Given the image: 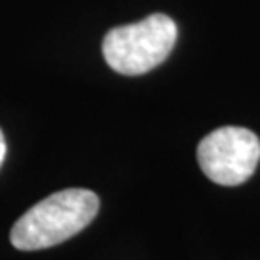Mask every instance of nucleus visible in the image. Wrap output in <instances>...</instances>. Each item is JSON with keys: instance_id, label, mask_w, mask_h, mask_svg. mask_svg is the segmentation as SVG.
I'll list each match as a JSON object with an SVG mask.
<instances>
[{"instance_id": "f257e3e1", "label": "nucleus", "mask_w": 260, "mask_h": 260, "mask_svg": "<svg viewBox=\"0 0 260 260\" xmlns=\"http://www.w3.org/2000/svg\"><path fill=\"white\" fill-rule=\"evenodd\" d=\"M101 201L89 189H62L33 205L14 223L10 241L19 251H41L72 239L94 220Z\"/></svg>"}, {"instance_id": "f03ea898", "label": "nucleus", "mask_w": 260, "mask_h": 260, "mask_svg": "<svg viewBox=\"0 0 260 260\" xmlns=\"http://www.w3.org/2000/svg\"><path fill=\"white\" fill-rule=\"evenodd\" d=\"M176 41V21L166 14H152L137 23L110 29L103 41V54L114 72L141 75L162 64Z\"/></svg>"}, {"instance_id": "7ed1b4c3", "label": "nucleus", "mask_w": 260, "mask_h": 260, "mask_svg": "<svg viewBox=\"0 0 260 260\" xmlns=\"http://www.w3.org/2000/svg\"><path fill=\"white\" fill-rule=\"evenodd\" d=\"M197 158L210 181L225 187L241 185L258 166L260 141L245 127H218L199 143Z\"/></svg>"}, {"instance_id": "20e7f679", "label": "nucleus", "mask_w": 260, "mask_h": 260, "mask_svg": "<svg viewBox=\"0 0 260 260\" xmlns=\"http://www.w3.org/2000/svg\"><path fill=\"white\" fill-rule=\"evenodd\" d=\"M4 158H6V139H4V133H2V129H0V166H2Z\"/></svg>"}]
</instances>
